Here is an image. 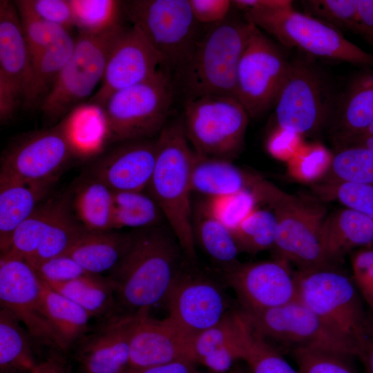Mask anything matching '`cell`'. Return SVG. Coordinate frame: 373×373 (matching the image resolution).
I'll return each instance as SVG.
<instances>
[{
  "instance_id": "cell-19",
  "label": "cell",
  "mask_w": 373,
  "mask_h": 373,
  "mask_svg": "<svg viewBox=\"0 0 373 373\" xmlns=\"http://www.w3.org/2000/svg\"><path fill=\"white\" fill-rule=\"evenodd\" d=\"M145 309L108 316L77 341V358L86 373H123L129 367L131 336Z\"/></svg>"
},
{
  "instance_id": "cell-48",
  "label": "cell",
  "mask_w": 373,
  "mask_h": 373,
  "mask_svg": "<svg viewBox=\"0 0 373 373\" xmlns=\"http://www.w3.org/2000/svg\"><path fill=\"white\" fill-rule=\"evenodd\" d=\"M352 279L361 295L373 312V249L365 248L352 256Z\"/></svg>"
},
{
  "instance_id": "cell-30",
  "label": "cell",
  "mask_w": 373,
  "mask_h": 373,
  "mask_svg": "<svg viewBox=\"0 0 373 373\" xmlns=\"http://www.w3.org/2000/svg\"><path fill=\"white\" fill-rule=\"evenodd\" d=\"M113 191L90 175L75 191L73 213L88 231L113 230Z\"/></svg>"
},
{
  "instance_id": "cell-2",
  "label": "cell",
  "mask_w": 373,
  "mask_h": 373,
  "mask_svg": "<svg viewBox=\"0 0 373 373\" xmlns=\"http://www.w3.org/2000/svg\"><path fill=\"white\" fill-rule=\"evenodd\" d=\"M153 172L146 189L154 200L184 256L196 259L192 228L191 195L194 151L186 137L183 122L166 124L156 140Z\"/></svg>"
},
{
  "instance_id": "cell-24",
  "label": "cell",
  "mask_w": 373,
  "mask_h": 373,
  "mask_svg": "<svg viewBox=\"0 0 373 373\" xmlns=\"http://www.w3.org/2000/svg\"><path fill=\"white\" fill-rule=\"evenodd\" d=\"M262 178L249 174L231 161L209 157L194 151L192 191L205 198H216L242 191L254 193Z\"/></svg>"
},
{
  "instance_id": "cell-12",
  "label": "cell",
  "mask_w": 373,
  "mask_h": 373,
  "mask_svg": "<svg viewBox=\"0 0 373 373\" xmlns=\"http://www.w3.org/2000/svg\"><path fill=\"white\" fill-rule=\"evenodd\" d=\"M240 311L258 334L289 352L299 348L319 349L356 356L353 346L335 334L298 298L264 310Z\"/></svg>"
},
{
  "instance_id": "cell-52",
  "label": "cell",
  "mask_w": 373,
  "mask_h": 373,
  "mask_svg": "<svg viewBox=\"0 0 373 373\" xmlns=\"http://www.w3.org/2000/svg\"><path fill=\"white\" fill-rule=\"evenodd\" d=\"M195 362L189 359H180L171 363L134 368L128 367L123 373H194Z\"/></svg>"
},
{
  "instance_id": "cell-32",
  "label": "cell",
  "mask_w": 373,
  "mask_h": 373,
  "mask_svg": "<svg viewBox=\"0 0 373 373\" xmlns=\"http://www.w3.org/2000/svg\"><path fill=\"white\" fill-rule=\"evenodd\" d=\"M47 285L77 303L90 317L112 316L117 298L108 277L88 274L68 282Z\"/></svg>"
},
{
  "instance_id": "cell-11",
  "label": "cell",
  "mask_w": 373,
  "mask_h": 373,
  "mask_svg": "<svg viewBox=\"0 0 373 373\" xmlns=\"http://www.w3.org/2000/svg\"><path fill=\"white\" fill-rule=\"evenodd\" d=\"M277 220L273 249L276 258L304 271L331 265L326 256L323 239L324 213L270 184L265 202Z\"/></svg>"
},
{
  "instance_id": "cell-13",
  "label": "cell",
  "mask_w": 373,
  "mask_h": 373,
  "mask_svg": "<svg viewBox=\"0 0 373 373\" xmlns=\"http://www.w3.org/2000/svg\"><path fill=\"white\" fill-rule=\"evenodd\" d=\"M289 64L282 50L254 26L239 63L235 93L249 117L274 106Z\"/></svg>"
},
{
  "instance_id": "cell-56",
  "label": "cell",
  "mask_w": 373,
  "mask_h": 373,
  "mask_svg": "<svg viewBox=\"0 0 373 373\" xmlns=\"http://www.w3.org/2000/svg\"><path fill=\"white\" fill-rule=\"evenodd\" d=\"M352 32L362 37L369 44L373 47V30L356 24L351 29Z\"/></svg>"
},
{
  "instance_id": "cell-38",
  "label": "cell",
  "mask_w": 373,
  "mask_h": 373,
  "mask_svg": "<svg viewBox=\"0 0 373 373\" xmlns=\"http://www.w3.org/2000/svg\"><path fill=\"white\" fill-rule=\"evenodd\" d=\"M78 32L103 34L123 26L122 1L69 0Z\"/></svg>"
},
{
  "instance_id": "cell-59",
  "label": "cell",
  "mask_w": 373,
  "mask_h": 373,
  "mask_svg": "<svg viewBox=\"0 0 373 373\" xmlns=\"http://www.w3.org/2000/svg\"><path fill=\"white\" fill-rule=\"evenodd\" d=\"M11 370H1V373H11Z\"/></svg>"
},
{
  "instance_id": "cell-51",
  "label": "cell",
  "mask_w": 373,
  "mask_h": 373,
  "mask_svg": "<svg viewBox=\"0 0 373 373\" xmlns=\"http://www.w3.org/2000/svg\"><path fill=\"white\" fill-rule=\"evenodd\" d=\"M356 356L361 360L364 373H373V312H367Z\"/></svg>"
},
{
  "instance_id": "cell-40",
  "label": "cell",
  "mask_w": 373,
  "mask_h": 373,
  "mask_svg": "<svg viewBox=\"0 0 373 373\" xmlns=\"http://www.w3.org/2000/svg\"><path fill=\"white\" fill-rule=\"evenodd\" d=\"M30 59L70 34L68 29L35 15L23 0L14 1Z\"/></svg>"
},
{
  "instance_id": "cell-46",
  "label": "cell",
  "mask_w": 373,
  "mask_h": 373,
  "mask_svg": "<svg viewBox=\"0 0 373 373\" xmlns=\"http://www.w3.org/2000/svg\"><path fill=\"white\" fill-rule=\"evenodd\" d=\"M32 267L46 284L65 283L89 274L67 254L44 260Z\"/></svg>"
},
{
  "instance_id": "cell-15",
  "label": "cell",
  "mask_w": 373,
  "mask_h": 373,
  "mask_svg": "<svg viewBox=\"0 0 373 373\" xmlns=\"http://www.w3.org/2000/svg\"><path fill=\"white\" fill-rule=\"evenodd\" d=\"M44 285V281L25 260L1 255V308L12 312L36 342L60 350L46 314Z\"/></svg>"
},
{
  "instance_id": "cell-20",
  "label": "cell",
  "mask_w": 373,
  "mask_h": 373,
  "mask_svg": "<svg viewBox=\"0 0 373 373\" xmlns=\"http://www.w3.org/2000/svg\"><path fill=\"white\" fill-rule=\"evenodd\" d=\"M145 309L137 322L131 339L129 367H146L180 359L193 362L192 338L180 329L169 317L155 319Z\"/></svg>"
},
{
  "instance_id": "cell-17",
  "label": "cell",
  "mask_w": 373,
  "mask_h": 373,
  "mask_svg": "<svg viewBox=\"0 0 373 373\" xmlns=\"http://www.w3.org/2000/svg\"><path fill=\"white\" fill-rule=\"evenodd\" d=\"M166 302L169 318L192 338L216 325L229 312L224 294L216 283L183 267Z\"/></svg>"
},
{
  "instance_id": "cell-31",
  "label": "cell",
  "mask_w": 373,
  "mask_h": 373,
  "mask_svg": "<svg viewBox=\"0 0 373 373\" xmlns=\"http://www.w3.org/2000/svg\"><path fill=\"white\" fill-rule=\"evenodd\" d=\"M43 299L46 316L59 348L66 350L86 334L90 316L77 303L52 289L46 283Z\"/></svg>"
},
{
  "instance_id": "cell-22",
  "label": "cell",
  "mask_w": 373,
  "mask_h": 373,
  "mask_svg": "<svg viewBox=\"0 0 373 373\" xmlns=\"http://www.w3.org/2000/svg\"><path fill=\"white\" fill-rule=\"evenodd\" d=\"M30 76V56L17 6L14 1L1 0L0 85L18 93L24 104Z\"/></svg>"
},
{
  "instance_id": "cell-37",
  "label": "cell",
  "mask_w": 373,
  "mask_h": 373,
  "mask_svg": "<svg viewBox=\"0 0 373 373\" xmlns=\"http://www.w3.org/2000/svg\"><path fill=\"white\" fill-rule=\"evenodd\" d=\"M60 201L50 199L41 202L17 227L11 236L7 251L1 255L14 256L26 261L31 258L38 250Z\"/></svg>"
},
{
  "instance_id": "cell-55",
  "label": "cell",
  "mask_w": 373,
  "mask_h": 373,
  "mask_svg": "<svg viewBox=\"0 0 373 373\" xmlns=\"http://www.w3.org/2000/svg\"><path fill=\"white\" fill-rule=\"evenodd\" d=\"M356 24L373 30V0H358Z\"/></svg>"
},
{
  "instance_id": "cell-27",
  "label": "cell",
  "mask_w": 373,
  "mask_h": 373,
  "mask_svg": "<svg viewBox=\"0 0 373 373\" xmlns=\"http://www.w3.org/2000/svg\"><path fill=\"white\" fill-rule=\"evenodd\" d=\"M323 239L332 265L354 249L373 242V219L347 208L340 210L325 219Z\"/></svg>"
},
{
  "instance_id": "cell-35",
  "label": "cell",
  "mask_w": 373,
  "mask_h": 373,
  "mask_svg": "<svg viewBox=\"0 0 373 373\" xmlns=\"http://www.w3.org/2000/svg\"><path fill=\"white\" fill-rule=\"evenodd\" d=\"M10 310L0 309L1 370L31 371L35 366L28 332Z\"/></svg>"
},
{
  "instance_id": "cell-43",
  "label": "cell",
  "mask_w": 373,
  "mask_h": 373,
  "mask_svg": "<svg viewBox=\"0 0 373 373\" xmlns=\"http://www.w3.org/2000/svg\"><path fill=\"white\" fill-rule=\"evenodd\" d=\"M305 12L338 30L358 23V0L301 1Z\"/></svg>"
},
{
  "instance_id": "cell-49",
  "label": "cell",
  "mask_w": 373,
  "mask_h": 373,
  "mask_svg": "<svg viewBox=\"0 0 373 373\" xmlns=\"http://www.w3.org/2000/svg\"><path fill=\"white\" fill-rule=\"evenodd\" d=\"M35 15L70 31L75 27L69 0H23Z\"/></svg>"
},
{
  "instance_id": "cell-60",
  "label": "cell",
  "mask_w": 373,
  "mask_h": 373,
  "mask_svg": "<svg viewBox=\"0 0 373 373\" xmlns=\"http://www.w3.org/2000/svg\"><path fill=\"white\" fill-rule=\"evenodd\" d=\"M194 373H202V372H195Z\"/></svg>"
},
{
  "instance_id": "cell-4",
  "label": "cell",
  "mask_w": 373,
  "mask_h": 373,
  "mask_svg": "<svg viewBox=\"0 0 373 373\" xmlns=\"http://www.w3.org/2000/svg\"><path fill=\"white\" fill-rule=\"evenodd\" d=\"M254 26L246 19L229 16L209 25L180 78L186 98L211 95L235 97L239 63Z\"/></svg>"
},
{
  "instance_id": "cell-18",
  "label": "cell",
  "mask_w": 373,
  "mask_h": 373,
  "mask_svg": "<svg viewBox=\"0 0 373 373\" xmlns=\"http://www.w3.org/2000/svg\"><path fill=\"white\" fill-rule=\"evenodd\" d=\"M161 69L159 57L133 26L125 28L116 39L101 84L88 104L99 109L113 93L141 83Z\"/></svg>"
},
{
  "instance_id": "cell-54",
  "label": "cell",
  "mask_w": 373,
  "mask_h": 373,
  "mask_svg": "<svg viewBox=\"0 0 373 373\" xmlns=\"http://www.w3.org/2000/svg\"><path fill=\"white\" fill-rule=\"evenodd\" d=\"M30 373H68V370L62 359L52 356L36 364Z\"/></svg>"
},
{
  "instance_id": "cell-16",
  "label": "cell",
  "mask_w": 373,
  "mask_h": 373,
  "mask_svg": "<svg viewBox=\"0 0 373 373\" xmlns=\"http://www.w3.org/2000/svg\"><path fill=\"white\" fill-rule=\"evenodd\" d=\"M222 271L243 312L264 310L298 298L295 272L283 260L238 262Z\"/></svg>"
},
{
  "instance_id": "cell-39",
  "label": "cell",
  "mask_w": 373,
  "mask_h": 373,
  "mask_svg": "<svg viewBox=\"0 0 373 373\" xmlns=\"http://www.w3.org/2000/svg\"><path fill=\"white\" fill-rule=\"evenodd\" d=\"M276 228L274 211L256 208L231 232L240 252L256 254L273 248Z\"/></svg>"
},
{
  "instance_id": "cell-23",
  "label": "cell",
  "mask_w": 373,
  "mask_h": 373,
  "mask_svg": "<svg viewBox=\"0 0 373 373\" xmlns=\"http://www.w3.org/2000/svg\"><path fill=\"white\" fill-rule=\"evenodd\" d=\"M373 123V68H363L340 91L329 126L334 144Z\"/></svg>"
},
{
  "instance_id": "cell-10",
  "label": "cell",
  "mask_w": 373,
  "mask_h": 373,
  "mask_svg": "<svg viewBox=\"0 0 373 373\" xmlns=\"http://www.w3.org/2000/svg\"><path fill=\"white\" fill-rule=\"evenodd\" d=\"M249 117L234 97L204 95L186 98L183 125L195 153L231 161L244 146Z\"/></svg>"
},
{
  "instance_id": "cell-50",
  "label": "cell",
  "mask_w": 373,
  "mask_h": 373,
  "mask_svg": "<svg viewBox=\"0 0 373 373\" xmlns=\"http://www.w3.org/2000/svg\"><path fill=\"white\" fill-rule=\"evenodd\" d=\"M195 20L202 25H212L224 21L229 16L231 1L189 0Z\"/></svg>"
},
{
  "instance_id": "cell-1",
  "label": "cell",
  "mask_w": 373,
  "mask_h": 373,
  "mask_svg": "<svg viewBox=\"0 0 373 373\" xmlns=\"http://www.w3.org/2000/svg\"><path fill=\"white\" fill-rule=\"evenodd\" d=\"M182 254L171 230L157 225L133 232L128 249L108 276L117 300L133 313L166 300L183 267Z\"/></svg>"
},
{
  "instance_id": "cell-58",
  "label": "cell",
  "mask_w": 373,
  "mask_h": 373,
  "mask_svg": "<svg viewBox=\"0 0 373 373\" xmlns=\"http://www.w3.org/2000/svg\"><path fill=\"white\" fill-rule=\"evenodd\" d=\"M227 373H245V372L240 368H234V369H231L230 371H229Z\"/></svg>"
},
{
  "instance_id": "cell-36",
  "label": "cell",
  "mask_w": 373,
  "mask_h": 373,
  "mask_svg": "<svg viewBox=\"0 0 373 373\" xmlns=\"http://www.w3.org/2000/svg\"><path fill=\"white\" fill-rule=\"evenodd\" d=\"M163 218L154 200L143 191H113V229L157 226Z\"/></svg>"
},
{
  "instance_id": "cell-45",
  "label": "cell",
  "mask_w": 373,
  "mask_h": 373,
  "mask_svg": "<svg viewBox=\"0 0 373 373\" xmlns=\"http://www.w3.org/2000/svg\"><path fill=\"white\" fill-rule=\"evenodd\" d=\"M204 198L214 215L231 231L254 211L259 202L249 191Z\"/></svg>"
},
{
  "instance_id": "cell-33",
  "label": "cell",
  "mask_w": 373,
  "mask_h": 373,
  "mask_svg": "<svg viewBox=\"0 0 373 373\" xmlns=\"http://www.w3.org/2000/svg\"><path fill=\"white\" fill-rule=\"evenodd\" d=\"M238 321L240 333L242 357L249 373H299L285 359L280 350L258 334L239 310Z\"/></svg>"
},
{
  "instance_id": "cell-5",
  "label": "cell",
  "mask_w": 373,
  "mask_h": 373,
  "mask_svg": "<svg viewBox=\"0 0 373 373\" xmlns=\"http://www.w3.org/2000/svg\"><path fill=\"white\" fill-rule=\"evenodd\" d=\"M339 93L331 77L313 61L300 57L290 61L274 106L279 130L311 136L329 129Z\"/></svg>"
},
{
  "instance_id": "cell-14",
  "label": "cell",
  "mask_w": 373,
  "mask_h": 373,
  "mask_svg": "<svg viewBox=\"0 0 373 373\" xmlns=\"http://www.w3.org/2000/svg\"><path fill=\"white\" fill-rule=\"evenodd\" d=\"M67 117L55 126L25 135L8 147L1 157L0 181L57 180L77 152Z\"/></svg>"
},
{
  "instance_id": "cell-9",
  "label": "cell",
  "mask_w": 373,
  "mask_h": 373,
  "mask_svg": "<svg viewBox=\"0 0 373 373\" xmlns=\"http://www.w3.org/2000/svg\"><path fill=\"white\" fill-rule=\"evenodd\" d=\"M125 28L99 35L78 32L70 59L39 107L45 120L61 122L88 102L101 84L111 50Z\"/></svg>"
},
{
  "instance_id": "cell-44",
  "label": "cell",
  "mask_w": 373,
  "mask_h": 373,
  "mask_svg": "<svg viewBox=\"0 0 373 373\" xmlns=\"http://www.w3.org/2000/svg\"><path fill=\"white\" fill-rule=\"evenodd\" d=\"M238 327L236 311L229 312L216 325L195 335L191 341V352L195 363L237 339Z\"/></svg>"
},
{
  "instance_id": "cell-6",
  "label": "cell",
  "mask_w": 373,
  "mask_h": 373,
  "mask_svg": "<svg viewBox=\"0 0 373 373\" xmlns=\"http://www.w3.org/2000/svg\"><path fill=\"white\" fill-rule=\"evenodd\" d=\"M243 12L247 21L287 48H296L315 57L373 68V55L347 40L340 30L294 7Z\"/></svg>"
},
{
  "instance_id": "cell-34",
  "label": "cell",
  "mask_w": 373,
  "mask_h": 373,
  "mask_svg": "<svg viewBox=\"0 0 373 373\" xmlns=\"http://www.w3.org/2000/svg\"><path fill=\"white\" fill-rule=\"evenodd\" d=\"M86 230L71 212L68 202L61 200L38 250L26 262L34 267L44 260L66 254Z\"/></svg>"
},
{
  "instance_id": "cell-47",
  "label": "cell",
  "mask_w": 373,
  "mask_h": 373,
  "mask_svg": "<svg viewBox=\"0 0 373 373\" xmlns=\"http://www.w3.org/2000/svg\"><path fill=\"white\" fill-rule=\"evenodd\" d=\"M334 197L347 209L373 219V186L354 182H336Z\"/></svg>"
},
{
  "instance_id": "cell-26",
  "label": "cell",
  "mask_w": 373,
  "mask_h": 373,
  "mask_svg": "<svg viewBox=\"0 0 373 373\" xmlns=\"http://www.w3.org/2000/svg\"><path fill=\"white\" fill-rule=\"evenodd\" d=\"M133 233L86 230L66 254L91 274L111 271L128 249Z\"/></svg>"
},
{
  "instance_id": "cell-3",
  "label": "cell",
  "mask_w": 373,
  "mask_h": 373,
  "mask_svg": "<svg viewBox=\"0 0 373 373\" xmlns=\"http://www.w3.org/2000/svg\"><path fill=\"white\" fill-rule=\"evenodd\" d=\"M124 16L156 52L161 70L180 79L202 30L189 0L122 1Z\"/></svg>"
},
{
  "instance_id": "cell-41",
  "label": "cell",
  "mask_w": 373,
  "mask_h": 373,
  "mask_svg": "<svg viewBox=\"0 0 373 373\" xmlns=\"http://www.w3.org/2000/svg\"><path fill=\"white\" fill-rule=\"evenodd\" d=\"M336 182H354L373 186V151L358 146L338 149L331 164Z\"/></svg>"
},
{
  "instance_id": "cell-57",
  "label": "cell",
  "mask_w": 373,
  "mask_h": 373,
  "mask_svg": "<svg viewBox=\"0 0 373 373\" xmlns=\"http://www.w3.org/2000/svg\"><path fill=\"white\" fill-rule=\"evenodd\" d=\"M356 134H361V135H373V123L371 124L365 130H363V131H361V132H360L358 133H356ZM356 134H355V135H356Z\"/></svg>"
},
{
  "instance_id": "cell-28",
  "label": "cell",
  "mask_w": 373,
  "mask_h": 373,
  "mask_svg": "<svg viewBox=\"0 0 373 373\" xmlns=\"http://www.w3.org/2000/svg\"><path fill=\"white\" fill-rule=\"evenodd\" d=\"M192 228L195 245L222 270L238 263L240 252L233 233L214 215L205 198L196 202L192 208Z\"/></svg>"
},
{
  "instance_id": "cell-21",
  "label": "cell",
  "mask_w": 373,
  "mask_h": 373,
  "mask_svg": "<svg viewBox=\"0 0 373 373\" xmlns=\"http://www.w3.org/2000/svg\"><path fill=\"white\" fill-rule=\"evenodd\" d=\"M156 151V140L124 142L99 158L90 175L113 191H143L153 172Z\"/></svg>"
},
{
  "instance_id": "cell-25",
  "label": "cell",
  "mask_w": 373,
  "mask_h": 373,
  "mask_svg": "<svg viewBox=\"0 0 373 373\" xmlns=\"http://www.w3.org/2000/svg\"><path fill=\"white\" fill-rule=\"evenodd\" d=\"M56 180L0 181V249L5 253L17 227L41 203Z\"/></svg>"
},
{
  "instance_id": "cell-7",
  "label": "cell",
  "mask_w": 373,
  "mask_h": 373,
  "mask_svg": "<svg viewBox=\"0 0 373 373\" xmlns=\"http://www.w3.org/2000/svg\"><path fill=\"white\" fill-rule=\"evenodd\" d=\"M174 98L173 79L161 69L152 77L111 95L99 109L115 141L151 140L167 124Z\"/></svg>"
},
{
  "instance_id": "cell-42",
  "label": "cell",
  "mask_w": 373,
  "mask_h": 373,
  "mask_svg": "<svg viewBox=\"0 0 373 373\" xmlns=\"http://www.w3.org/2000/svg\"><path fill=\"white\" fill-rule=\"evenodd\" d=\"M299 373H356L350 355L330 350L299 348L289 352Z\"/></svg>"
},
{
  "instance_id": "cell-53",
  "label": "cell",
  "mask_w": 373,
  "mask_h": 373,
  "mask_svg": "<svg viewBox=\"0 0 373 373\" xmlns=\"http://www.w3.org/2000/svg\"><path fill=\"white\" fill-rule=\"evenodd\" d=\"M232 6L245 11L251 9H274L293 7V1L289 0H234Z\"/></svg>"
},
{
  "instance_id": "cell-8",
  "label": "cell",
  "mask_w": 373,
  "mask_h": 373,
  "mask_svg": "<svg viewBox=\"0 0 373 373\" xmlns=\"http://www.w3.org/2000/svg\"><path fill=\"white\" fill-rule=\"evenodd\" d=\"M298 299L356 350L367 320L352 277L328 265L295 271Z\"/></svg>"
},
{
  "instance_id": "cell-29",
  "label": "cell",
  "mask_w": 373,
  "mask_h": 373,
  "mask_svg": "<svg viewBox=\"0 0 373 373\" xmlns=\"http://www.w3.org/2000/svg\"><path fill=\"white\" fill-rule=\"evenodd\" d=\"M75 44V37L70 34L30 59L31 76L24 108H39L70 59Z\"/></svg>"
}]
</instances>
